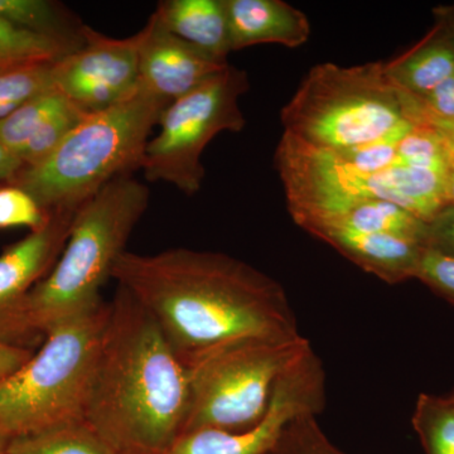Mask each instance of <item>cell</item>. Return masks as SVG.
Wrapping results in <instances>:
<instances>
[{
	"mask_svg": "<svg viewBox=\"0 0 454 454\" xmlns=\"http://www.w3.org/2000/svg\"><path fill=\"white\" fill-rule=\"evenodd\" d=\"M112 279L153 318L184 365L235 340L301 336L283 286L226 254L125 252Z\"/></svg>",
	"mask_w": 454,
	"mask_h": 454,
	"instance_id": "1",
	"label": "cell"
},
{
	"mask_svg": "<svg viewBox=\"0 0 454 454\" xmlns=\"http://www.w3.org/2000/svg\"><path fill=\"white\" fill-rule=\"evenodd\" d=\"M110 307L83 420L121 454H166L187 419L186 367L129 293Z\"/></svg>",
	"mask_w": 454,
	"mask_h": 454,
	"instance_id": "2",
	"label": "cell"
},
{
	"mask_svg": "<svg viewBox=\"0 0 454 454\" xmlns=\"http://www.w3.org/2000/svg\"><path fill=\"white\" fill-rule=\"evenodd\" d=\"M151 192L130 175L114 179L74 214L61 255L20 301L0 340L25 346L53 325L94 309L101 288L127 252L134 227L148 208Z\"/></svg>",
	"mask_w": 454,
	"mask_h": 454,
	"instance_id": "3",
	"label": "cell"
},
{
	"mask_svg": "<svg viewBox=\"0 0 454 454\" xmlns=\"http://www.w3.org/2000/svg\"><path fill=\"white\" fill-rule=\"evenodd\" d=\"M168 106L139 88L83 116L49 157L23 167L8 184L25 190L50 214L76 210L114 179L139 168L151 131Z\"/></svg>",
	"mask_w": 454,
	"mask_h": 454,
	"instance_id": "4",
	"label": "cell"
},
{
	"mask_svg": "<svg viewBox=\"0 0 454 454\" xmlns=\"http://www.w3.org/2000/svg\"><path fill=\"white\" fill-rule=\"evenodd\" d=\"M284 133L313 148L349 151L397 142L417 125L385 62L316 65L280 114Z\"/></svg>",
	"mask_w": 454,
	"mask_h": 454,
	"instance_id": "5",
	"label": "cell"
},
{
	"mask_svg": "<svg viewBox=\"0 0 454 454\" xmlns=\"http://www.w3.org/2000/svg\"><path fill=\"white\" fill-rule=\"evenodd\" d=\"M110 303L53 325L43 345L0 382V433L9 439L83 419Z\"/></svg>",
	"mask_w": 454,
	"mask_h": 454,
	"instance_id": "6",
	"label": "cell"
},
{
	"mask_svg": "<svg viewBox=\"0 0 454 454\" xmlns=\"http://www.w3.org/2000/svg\"><path fill=\"white\" fill-rule=\"evenodd\" d=\"M310 348L301 334L294 339L253 337L188 361L190 403L182 434L197 429L253 428L267 413L280 376Z\"/></svg>",
	"mask_w": 454,
	"mask_h": 454,
	"instance_id": "7",
	"label": "cell"
},
{
	"mask_svg": "<svg viewBox=\"0 0 454 454\" xmlns=\"http://www.w3.org/2000/svg\"><path fill=\"white\" fill-rule=\"evenodd\" d=\"M276 166L286 190L289 211L355 200L395 203L429 223L444 206V175L399 163L375 173H361L333 154L283 133Z\"/></svg>",
	"mask_w": 454,
	"mask_h": 454,
	"instance_id": "8",
	"label": "cell"
},
{
	"mask_svg": "<svg viewBox=\"0 0 454 454\" xmlns=\"http://www.w3.org/2000/svg\"><path fill=\"white\" fill-rule=\"evenodd\" d=\"M250 88L245 71L229 65L186 97L163 110L160 131L146 143L139 168L151 182L173 184L184 195L201 190V158L206 146L223 131H241L244 114L239 100Z\"/></svg>",
	"mask_w": 454,
	"mask_h": 454,
	"instance_id": "9",
	"label": "cell"
},
{
	"mask_svg": "<svg viewBox=\"0 0 454 454\" xmlns=\"http://www.w3.org/2000/svg\"><path fill=\"white\" fill-rule=\"evenodd\" d=\"M325 405L324 364L310 348L280 376L267 413L253 428L191 430L179 435L166 454H267L289 424L304 415L317 417Z\"/></svg>",
	"mask_w": 454,
	"mask_h": 454,
	"instance_id": "10",
	"label": "cell"
},
{
	"mask_svg": "<svg viewBox=\"0 0 454 454\" xmlns=\"http://www.w3.org/2000/svg\"><path fill=\"white\" fill-rule=\"evenodd\" d=\"M82 38L79 49L53 64V86L85 114L100 112L136 94L145 31L119 40L83 26Z\"/></svg>",
	"mask_w": 454,
	"mask_h": 454,
	"instance_id": "11",
	"label": "cell"
},
{
	"mask_svg": "<svg viewBox=\"0 0 454 454\" xmlns=\"http://www.w3.org/2000/svg\"><path fill=\"white\" fill-rule=\"evenodd\" d=\"M143 31L139 88L167 104L186 97L230 65L176 37L153 14Z\"/></svg>",
	"mask_w": 454,
	"mask_h": 454,
	"instance_id": "12",
	"label": "cell"
},
{
	"mask_svg": "<svg viewBox=\"0 0 454 454\" xmlns=\"http://www.w3.org/2000/svg\"><path fill=\"white\" fill-rule=\"evenodd\" d=\"M76 211L51 212L46 225L29 232L0 255V333L20 301L56 264Z\"/></svg>",
	"mask_w": 454,
	"mask_h": 454,
	"instance_id": "13",
	"label": "cell"
},
{
	"mask_svg": "<svg viewBox=\"0 0 454 454\" xmlns=\"http://www.w3.org/2000/svg\"><path fill=\"white\" fill-rule=\"evenodd\" d=\"M289 212L294 223L306 231L316 227H333L369 234H389L426 247L428 223L393 202L355 200Z\"/></svg>",
	"mask_w": 454,
	"mask_h": 454,
	"instance_id": "14",
	"label": "cell"
},
{
	"mask_svg": "<svg viewBox=\"0 0 454 454\" xmlns=\"http://www.w3.org/2000/svg\"><path fill=\"white\" fill-rule=\"evenodd\" d=\"M357 267L389 284L417 279L423 245L389 234H369L352 230L316 227L309 230Z\"/></svg>",
	"mask_w": 454,
	"mask_h": 454,
	"instance_id": "15",
	"label": "cell"
},
{
	"mask_svg": "<svg viewBox=\"0 0 454 454\" xmlns=\"http://www.w3.org/2000/svg\"><path fill=\"white\" fill-rule=\"evenodd\" d=\"M223 4L231 51L262 43L297 49L309 40V18L282 0H223Z\"/></svg>",
	"mask_w": 454,
	"mask_h": 454,
	"instance_id": "16",
	"label": "cell"
},
{
	"mask_svg": "<svg viewBox=\"0 0 454 454\" xmlns=\"http://www.w3.org/2000/svg\"><path fill=\"white\" fill-rule=\"evenodd\" d=\"M153 16L176 37L227 62L231 44L223 0H163Z\"/></svg>",
	"mask_w": 454,
	"mask_h": 454,
	"instance_id": "17",
	"label": "cell"
},
{
	"mask_svg": "<svg viewBox=\"0 0 454 454\" xmlns=\"http://www.w3.org/2000/svg\"><path fill=\"white\" fill-rule=\"evenodd\" d=\"M387 76L411 97H423L454 74V35L442 23L404 55L385 62Z\"/></svg>",
	"mask_w": 454,
	"mask_h": 454,
	"instance_id": "18",
	"label": "cell"
},
{
	"mask_svg": "<svg viewBox=\"0 0 454 454\" xmlns=\"http://www.w3.org/2000/svg\"><path fill=\"white\" fill-rule=\"evenodd\" d=\"M7 454H121L83 419L9 439Z\"/></svg>",
	"mask_w": 454,
	"mask_h": 454,
	"instance_id": "19",
	"label": "cell"
},
{
	"mask_svg": "<svg viewBox=\"0 0 454 454\" xmlns=\"http://www.w3.org/2000/svg\"><path fill=\"white\" fill-rule=\"evenodd\" d=\"M83 42V41H82ZM56 40L12 25L0 17V70L37 64H55L82 44Z\"/></svg>",
	"mask_w": 454,
	"mask_h": 454,
	"instance_id": "20",
	"label": "cell"
},
{
	"mask_svg": "<svg viewBox=\"0 0 454 454\" xmlns=\"http://www.w3.org/2000/svg\"><path fill=\"white\" fill-rule=\"evenodd\" d=\"M70 104L73 103L55 86L35 95L0 121V143L20 158L35 131Z\"/></svg>",
	"mask_w": 454,
	"mask_h": 454,
	"instance_id": "21",
	"label": "cell"
},
{
	"mask_svg": "<svg viewBox=\"0 0 454 454\" xmlns=\"http://www.w3.org/2000/svg\"><path fill=\"white\" fill-rule=\"evenodd\" d=\"M0 17L46 37L79 43L83 41V26H74L70 16L49 0H0Z\"/></svg>",
	"mask_w": 454,
	"mask_h": 454,
	"instance_id": "22",
	"label": "cell"
},
{
	"mask_svg": "<svg viewBox=\"0 0 454 454\" xmlns=\"http://www.w3.org/2000/svg\"><path fill=\"white\" fill-rule=\"evenodd\" d=\"M411 423L427 454H454V396L420 394Z\"/></svg>",
	"mask_w": 454,
	"mask_h": 454,
	"instance_id": "23",
	"label": "cell"
},
{
	"mask_svg": "<svg viewBox=\"0 0 454 454\" xmlns=\"http://www.w3.org/2000/svg\"><path fill=\"white\" fill-rule=\"evenodd\" d=\"M52 66L27 65L0 70V121L28 98L52 88Z\"/></svg>",
	"mask_w": 454,
	"mask_h": 454,
	"instance_id": "24",
	"label": "cell"
},
{
	"mask_svg": "<svg viewBox=\"0 0 454 454\" xmlns=\"http://www.w3.org/2000/svg\"><path fill=\"white\" fill-rule=\"evenodd\" d=\"M267 454H348L325 435L316 415H304L289 424Z\"/></svg>",
	"mask_w": 454,
	"mask_h": 454,
	"instance_id": "25",
	"label": "cell"
},
{
	"mask_svg": "<svg viewBox=\"0 0 454 454\" xmlns=\"http://www.w3.org/2000/svg\"><path fill=\"white\" fill-rule=\"evenodd\" d=\"M85 115L88 114L70 104L44 122L20 152V158L25 167L35 166L49 157Z\"/></svg>",
	"mask_w": 454,
	"mask_h": 454,
	"instance_id": "26",
	"label": "cell"
},
{
	"mask_svg": "<svg viewBox=\"0 0 454 454\" xmlns=\"http://www.w3.org/2000/svg\"><path fill=\"white\" fill-rule=\"evenodd\" d=\"M403 97L409 118L415 125L433 127L454 121V74L423 97H411L405 92Z\"/></svg>",
	"mask_w": 454,
	"mask_h": 454,
	"instance_id": "27",
	"label": "cell"
},
{
	"mask_svg": "<svg viewBox=\"0 0 454 454\" xmlns=\"http://www.w3.org/2000/svg\"><path fill=\"white\" fill-rule=\"evenodd\" d=\"M50 212L22 188L7 184L0 188V229L29 227L31 231L49 223Z\"/></svg>",
	"mask_w": 454,
	"mask_h": 454,
	"instance_id": "28",
	"label": "cell"
},
{
	"mask_svg": "<svg viewBox=\"0 0 454 454\" xmlns=\"http://www.w3.org/2000/svg\"><path fill=\"white\" fill-rule=\"evenodd\" d=\"M417 279L454 307V259L434 250H424Z\"/></svg>",
	"mask_w": 454,
	"mask_h": 454,
	"instance_id": "29",
	"label": "cell"
},
{
	"mask_svg": "<svg viewBox=\"0 0 454 454\" xmlns=\"http://www.w3.org/2000/svg\"><path fill=\"white\" fill-rule=\"evenodd\" d=\"M426 249L454 259V206H444L428 223Z\"/></svg>",
	"mask_w": 454,
	"mask_h": 454,
	"instance_id": "30",
	"label": "cell"
},
{
	"mask_svg": "<svg viewBox=\"0 0 454 454\" xmlns=\"http://www.w3.org/2000/svg\"><path fill=\"white\" fill-rule=\"evenodd\" d=\"M35 352L26 346L0 340V382L7 380L16 373Z\"/></svg>",
	"mask_w": 454,
	"mask_h": 454,
	"instance_id": "31",
	"label": "cell"
},
{
	"mask_svg": "<svg viewBox=\"0 0 454 454\" xmlns=\"http://www.w3.org/2000/svg\"><path fill=\"white\" fill-rule=\"evenodd\" d=\"M23 167L22 160L0 143V184H11Z\"/></svg>",
	"mask_w": 454,
	"mask_h": 454,
	"instance_id": "32",
	"label": "cell"
},
{
	"mask_svg": "<svg viewBox=\"0 0 454 454\" xmlns=\"http://www.w3.org/2000/svg\"><path fill=\"white\" fill-rule=\"evenodd\" d=\"M443 137L444 153H446L444 191H446L447 206H454V143L452 140L446 138V137Z\"/></svg>",
	"mask_w": 454,
	"mask_h": 454,
	"instance_id": "33",
	"label": "cell"
},
{
	"mask_svg": "<svg viewBox=\"0 0 454 454\" xmlns=\"http://www.w3.org/2000/svg\"><path fill=\"white\" fill-rule=\"evenodd\" d=\"M433 129L439 131L442 136L446 137V138L452 140L454 143V121L453 122H444V124L433 125Z\"/></svg>",
	"mask_w": 454,
	"mask_h": 454,
	"instance_id": "34",
	"label": "cell"
},
{
	"mask_svg": "<svg viewBox=\"0 0 454 454\" xmlns=\"http://www.w3.org/2000/svg\"><path fill=\"white\" fill-rule=\"evenodd\" d=\"M442 18H443V25L447 26V28L450 29V32L454 35V11L452 13H443L442 14Z\"/></svg>",
	"mask_w": 454,
	"mask_h": 454,
	"instance_id": "35",
	"label": "cell"
},
{
	"mask_svg": "<svg viewBox=\"0 0 454 454\" xmlns=\"http://www.w3.org/2000/svg\"><path fill=\"white\" fill-rule=\"evenodd\" d=\"M9 438L0 433V454H7Z\"/></svg>",
	"mask_w": 454,
	"mask_h": 454,
	"instance_id": "36",
	"label": "cell"
},
{
	"mask_svg": "<svg viewBox=\"0 0 454 454\" xmlns=\"http://www.w3.org/2000/svg\"><path fill=\"white\" fill-rule=\"evenodd\" d=\"M454 396V395H453Z\"/></svg>",
	"mask_w": 454,
	"mask_h": 454,
	"instance_id": "37",
	"label": "cell"
}]
</instances>
